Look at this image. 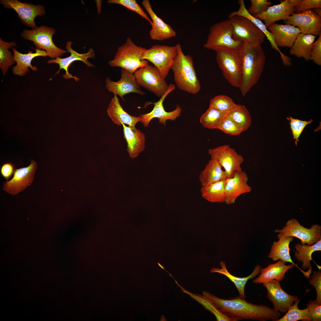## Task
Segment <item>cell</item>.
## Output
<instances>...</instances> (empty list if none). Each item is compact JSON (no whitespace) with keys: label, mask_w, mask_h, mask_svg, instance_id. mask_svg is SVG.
<instances>
[{"label":"cell","mask_w":321,"mask_h":321,"mask_svg":"<svg viewBox=\"0 0 321 321\" xmlns=\"http://www.w3.org/2000/svg\"><path fill=\"white\" fill-rule=\"evenodd\" d=\"M11 48L13 52L14 60L17 63V65L12 69V73L15 75L20 76L25 75L29 72L28 67H30L33 71H37V67L35 66H32L31 64L32 59L36 57L48 56L45 51L37 48H32L35 50V53H33L32 51H30L27 54H23L19 52L13 47Z\"/></svg>","instance_id":"obj_26"},{"label":"cell","mask_w":321,"mask_h":321,"mask_svg":"<svg viewBox=\"0 0 321 321\" xmlns=\"http://www.w3.org/2000/svg\"><path fill=\"white\" fill-rule=\"evenodd\" d=\"M208 153L211 159L217 160L224 168L227 178L232 177L236 172L242 170L241 165L244 160L243 157L229 145L209 149Z\"/></svg>","instance_id":"obj_11"},{"label":"cell","mask_w":321,"mask_h":321,"mask_svg":"<svg viewBox=\"0 0 321 321\" xmlns=\"http://www.w3.org/2000/svg\"><path fill=\"white\" fill-rule=\"evenodd\" d=\"M279 240L274 241L272 245L268 257L273 261L281 260L285 262H289L293 264L301 271L304 276L306 275V272L303 271L299 268L292 260L289 253V245L294 239V237L277 235Z\"/></svg>","instance_id":"obj_28"},{"label":"cell","mask_w":321,"mask_h":321,"mask_svg":"<svg viewBox=\"0 0 321 321\" xmlns=\"http://www.w3.org/2000/svg\"><path fill=\"white\" fill-rule=\"evenodd\" d=\"M16 45L15 42H5L0 38V68L4 76L9 67L15 63L14 55L9 49Z\"/></svg>","instance_id":"obj_37"},{"label":"cell","mask_w":321,"mask_h":321,"mask_svg":"<svg viewBox=\"0 0 321 321\" xmlns=\"http://www.w3.org/2000/svg\"><path fill=\"white\" fill-rule=\"evenodd\" d=\"M289 3L294 7L300 1V0H288Z\"/></svg>","instance_id":"obj_50"},{"label":"cell","mask_w":321,"mask_h":321,"mask_svg":"<svg viewBox=\"0 0 321 321\" xmlns=\"http://www.w3.org/2000/svg\"><path fill=\"white\" fill-rule=\"evenodd\" d=\"M242 43L235 36L232 25L229 19L211 26L204 47L215 51L221 48L240 51Z\"/></svg>","instance_id":"obj_5"},{"label":"cell","mask_w":321,"mask_h":321,"mask_svg":"<svg viewBox=\"0 0 321 321\" xmlns=\"http://www.w3.org/2000/svg\"><path fill=\"white\" fill-rule=\"evenodd\" d=\"M175 88L174 85L172 84H169L168 89L158 101L154 103H148V104H153L154 107L150 113L140 115L141 118V122L144 126L147 127L151 121L154 118H158L159 123L166 125L167 120H174L180 116L182 109L178 105H177L174 110L170 112L166 111L163 105V102L166 97Z\"/></svg>","instance_id":"obj_16"},{"label":"cell","mask_w":321,"mask_h":321,"mask_svg":"<svg viewBox=\"0 0 321 321\" xmlns=\"http://www.w3.org/2000/svg\"><path fill=\"white\" fill-rule=\"evenodd\" d=\"M313 11L316 14L321 17V8L316 7L313 9Z\"/></svg>","instance_id":"obj_49"},{"label":"cell","mask_w":321,"mask_h":321,"mask_svg":"<svg viewBox=\"0 0 321 321\" xmlns=\"http://www.w3.org/2000/svg\"><path fill=\"white\" fill-rule=\"evenodd\" d=\"M274 232L284 236H291L299 239L301 244L311 245L321 239V226L314 224L309 229L302 226L298 220L294 218L289 220L285 226L281 229H276Z\"/></svg>","instance_id":"obj_10"},{"label":"cell","mask_w":321,"mask_h":321,"mask_svg":"<svg viewBox=\"0 0 321 321\" xmlns=\"http://www.w3.org/2000/svg\"><path fill=\"white\" fill-rule=\"evenodd\" d=\"M307 306L311 316V321H320L321 305L318 304L316 300H310Z\"/></svg>","instance_id":"obj_47"},{"label":"cell","mask_w":321,"mask_h":321,"mask_svg":"<svg viewBox=\"0 0 321 321\" xmlns=\"http://www.w3.org/2000/svg\"><path fill=\"white\" fill-rule=\"evenodd\" d=\"M107 114L112 121L120 126L123 124L131 127H135L136 124L141 122V117L130 115L125 111L121 105L117 95H114L108 107Z\"/></svg>","instance_id":"obj_24"},{"label":"cell","mask_w":321,"mask_h":321,"mask_svg":"<svg viewBox=\"0 0 321 321\" xmlns=\"http://www.w3.org/2000/svg\"><path fill=\"white\" fill-rule=\"evenodd\" d=\"M218 129L226 134L232 135H239L243 132L240 127L227 115L223 120Z\"/></svg>","instance_id":"obj_41"},{"label":"cell","mask_w":321,"mask_h":321,"mask_svg":"<svg viewBox=\"0 0 321 321\" xmlns=\"http://www.w3.org/2000/svg\"><path fill=\"white\" fill-rule=\"evenodd\" d=\"M221 268H213L210 270L211 273H217L223 275L228 278L235 285L240 295L245 298V289L247 281L259 274L261 267L259 265L255 268L254 270L249 276L243 277L236 276L231 274L227 270L224 262L221 261L220 262Z\"/></svg>","instance_id":"obj_29"},{"label":"cell","mask_w":321,"mask_h":321,"mask_svg":"<svg viewBox=\"0 0 321 321\" xmlns=\"http://www.w3.org/2000/svg\"><path fill=\"white\" fill-rule=\"evenodd\" d=\"M240 53L242 81L239 89L244 97L259 80L266 58L261 44L257 43L243 42Z\"/></svg>","instance_id":"obj_2"},{"label":"cell","mask_w":321,"mask_h":321,"mask_svg":"<svg viewBox=\"0 0 321 321\" xmlns=\"http://www.w3.org/2000/svg\"><path fill=\"white\" fill-rule=\"evenodd\" d=\"M176 45L177 53L171 68L174 73V81L180 90L196 94L200 91L201 84L194 67L193 57L184 54L180 43Z\"/></svg>","instance_id":"obj_3"},{"label":"cell","mask_w":321,"mask_h":321,"mask_svg":"<svg viewBox=\"0 0 321 321\" xmlns=\"http://www.w3.org/2000/svg\"><path fill=\"white\" fill-rule=\"evenodd\" d=\"M251 5L247 10L253 16L261 14L271 6L272 2L267 0H251Z\"/></svg>","instance_id":"obj_43"},{"label":"cell","mask_w":321,"mask_h":321,"mask_svg":"<svg viewBox=\"0 0 321 321\" xmlns=\"http://www.w3.org/2000/svg\"><path fill=\"white\" fill-rule=\"evenodd\" d=\"M177 285L184 292L188 294L192 298L200 303L207 310L210 311L215 316L218 321H237L236 318L229 317L221 311L208 298L203 295L194 294L185 289L175 281Z\"/></svg>","instance_id":"obj_34"},{"label":"cell","mask_w":321,"mask_h":321,"mask_svg":"<svg viewBox=\"0 0 321 321\" xmlns=\"http://www.w3.org/2000/svg\"><path fill=\"white\" fill-rule=\"evenodd\" d=\"M248 179L247 174L243 170L236 172L232 177L227 178L225 202L226 204L234 203L240 195L251 191V188L247 183Z\"/></svg>","instance_id":"obj_20"},{"label":"cell","mask_w":321,"mask_h":321,"mask_svg":"<svg viewBox=\"0 0 321 321\" xmlns=\"http://www.w3.org/2000/svg\"><path fill=\"white\" fill-rule=\"evenodd\" d=\"M287 119L290 121L289 123L290 128L293 136V138L295 139V145H297V142L299 141L298 138L304 128L308 124L312 122L313 120L311 119L308 122L302 121L294 119L291 116L287 117Z\"/></svg>","instance_id":"obj_42"},{"label":"cell","mask_w":321,"mask_h":321,"mask_svg":"<svg viewBox=\"0 0 321 321\" xmlns=\"http://www.w3.org/2000/svg\"><path fill=\"white\" fill-rule=\"evenodd\" d=\"M142 4L152 19V28L149 32L152 40L162 41L176 37L175 31L157 16L152 9L149 0H144Z\"/></svg>","instance_id":"obj_21"},{"label":"cell","mask_w":321,"mask_h":321,"mask_svg":"<svg viewBox=\"0 0 321 321\" xmlns=\"http://www.w3.org/2000/svg\"><path fill=\"white\" fill-rule=\"evenodd\" d=\"M267 290L266 297L273 303L274 309L282 313H286L298 299L296 296L290 295L281 287L279 282L272 280L262 283Z\"/></svg>","instance_id":"obj_18"},{"label":"cell","mask_w":321,"mask_h":321,"mask_svg":"<svg viewBox=\"0 0 321 321\" xmlns=\"http://www.w3.org/2000/svg\"><path fill=\"white\" fill-rule=\"evenodd\" d=\"M267 29L273 35L278 47L291 48L298 35L301 33L298 28L288 24L282 25L274 23Z\"/></svg>","instance_id":"obj_22"},{"label":"cell","mask_w":321,"mask_h":321,"mask_svg":"<svg viewBox=\"0 0 321 321\" xmlns=\"http://www.w3.org/2000/svg\"><path fill=\"white\" fill-rule=\"evenodd\" d=\"M316 37L311 34L300 33L290 48V54L298 58H303L306 61H309L312 45Z\"/></svg>","instance_id":"obj_31"},{"label":"cell","mask_w":321,"mask_h":321,"mask_svg":"<svg viewBox=\"0 0 321 321\" xmlns=\"http://www.w3.org/2000/svg\"><path fill=\"white\" fill-rule=\"evenodd\" d=\"M313 44L310 53V60L319 66L321 65V34Z\"/></svg>","instance_id":"obj_46"},{"label":"cell","mask_w":321,"mask_h":321,"mask_svg":"<svg viewBox=\"0 0 321 321\" xmlns=\"http://www.w3.org/2000/svg\"><path fill=\"white\" fill-rule=\"evenodd\" d=\"M227 115L240 127L243 132L247 130L251 124V114L244 105L236 104L234 108L227 113Z\"/></svg>","instance_id":"obj_35"},{"label":"cell","mask_w":321,"mask_h":321,"mask_svg":"<svg viewBox=\"0 0 321 321\" xmlns=\"http://www.w3.org/2000/svg\"><path fill=\"white\" fill-rule=\"evenodd\" d=\"M14 166L11 163H7L3 164L1 166L0 172L1 176L7 181L11 177L15 170Z\"/></svg>","instance_id":"obj_48"},{"label":"cell","mask_w":321,"mask_h":321,"mask_svg":"<svg viewBox=\"0 0 321 321\" xmlns=\"http://www.w3.org/2000/svg\"><path fill=\"white\" fill-rule=\"evenodd\" d=\"M134 74L140 86L157 97H161L168 88L169 85L155 66L148 64L138 69Z\"/></svg>","instance_id":"obj_9"},{"label":"cell","mask_w":321,"mask_h":321,"mask_svg":"<svg viewBox=\"0 0 321 321\" xmlns=\"http://www.w3.org/2000/svg\"><path fill=\"white\" fill-rule=\"evenodd\" d=\"M177 53L176 45L169 46L155 45L146 50L143 54V58L152 63L165 79L171 69L174 59Z\"/></svg>","instance_id":"obj_8"},{"label":"cell","mask_w":321,"mask_h":321,"mask_svg":"<svg viewBox=\"0 0 321 321\" xmlns=\"http://www.w3.org/2000/svg\"><path fill=\"white\" fill-rule=\"evenodd\" d=\"M232 99L226 95H219L212 98L209 107L221 112L228 113L236 106Z\"/></svg>","instance_id":"obj_39"},{"label":"cell","mask_w":321,"mask_h":321,"mask_svg":"<svg viewBox=\"0 0 321 321\" xmlns=\"http://www.w3.org/2000/svg\"><path fill=\"white\" fill-rule=\"evenodd\" d=\"M222 166L216 160L211 159L199 176L202 186H205L224 179L227 175L222 169Z\"/></svg>","instance_id":"obj_30"},{"label":"cell","mask_w":321,"mask_h":321,"mask_svg":"<svg viewBox=\"0 0 321 321\" xmlns=\"http://www.w3.org/2000/svg\"><path fill=\"white\" fill-rule=\"evenodd\" d=\"M73 43L71 41H68L67 42L65 46L67 52L70 53V54L69 56L65 58L58 57L55 59L49 60L47 63L48 64L56 63L58 64L59 68L57 73H59L60 69H63L65 72V74L63 75L64 78L65 79L73 78L77 82L79 80V79L69 73L68 70L69 66L73 62L79 61L83 62L89 67H94V65L89 62L88 59L89 58H94L95 55L94 51L92 48H89L86 53L82 54L78 53L72 48L71 45Z\"/></svg>","instance_id":"obj_19"},{"label":"cell","mask_w":321,"mask_h":321,"mask_svg":"<svg viewBox=\"0 0 321 321\" xmlns=\"http://www.w3.org/2000/svg\"><path fill=\"white\" fill-rule=\"evenodd\" d=\"M284 22L298 28L303 34L316 36L321 34V17L311 9L293 13Z\"/></svg>","instance_id":"obj_15"},{"label":"cell","mask_w":321,"mask_h":321,"mask_svg":"<svg viewBox=\"0 0 321 321\" xmlns=\"http://www.w3.org/2000/svg\"><path fill=\"white\" fill-rule=\"evenodd\" d=\"M295 248L296 250L295 251V256L298 261L302 263V269H308V271L311 272L312 264L310 261L312 260V254L314 251H321V239L313 245L309 246L297 243L295 244Z\"/></svg>","instance_id":"obj_33"},{"label":"cell","mask_w":321,"mask_h":321,"mask_svg":"<svg viewBox=\"0 0 321 321\" xmlns=\"http://www.w3.org/2000/svg\"><path fill=\"white\" fill-rule=\"evenodd\" d=\"M55 32L53 28L42 25L32 30L23 29L21 36L25 40L33 42L37 48L45 51L48 56L54 59L67 52L54 43L52 37Z\"/></svg>","instance_id":"obj_7"},{"label":"cell","mask_w":321,"mask_h":321,"mask_svg":"<svg viewBox=\"0 0 321 321\" xmlns=\"http://www.w3.org/2000/svg\"><path fill=\"white\" fill-rule=\"evenodd\" d=\"M0 3L5 9H12L18 14V17L25 25L32 29L37 28L34 21L37 16L45 15V7L39 4L22 3L17 0H0Z\"/></svg>","instance_id":"obj_12"},{"label":"cell","mask_w":321,"mask_h":321,"mask_svg":"<svg viewBox=\"0 0 321 321\" xmlns=\"http://www.w3.org/2000/svg\"><path fill=\"white\" fill-rule=\"evenodd\" d=\"M309 283L315 288L317 293L316 301L320 305H321V273L319 271H314L310 276Z\"/></svg>","instance_id":"obj_44"},{"label":"cell","mask_w":321,"mask_h":321,"mask_svg":"<svg viewBox=\"0 0 321 321\" xmlns=\"http://www.w3.org/2000/svg\"><path fill=\"white\" fill-rule=\"evenodd\" d=\"M37 167V163L31 160L27 167L15 169L12 178L3 183L4 191L14 196L24 190L32 183Z\"/></svg>","instance_id":"obj_14"},{"label":"cell","mask_w":321,"mask_h":321,"mask_svg":"<svg viewBox=\"0 0 321 321\" xmlns=\"http://www.w3.org/2000/svg\"><path fill=\"white\" fill-rule=\"evenodd\" d=\"M215 51L216 62L225 78L232 86L240 89L242 81L240 51L221 48Z\"/></svg>","instance_id":"obj_6"},{"label":"cell","mask_w":321,"mask_h":321,"mask_svg":"<svg viewBox=\"0 0 321 321\" xmlns=\"http://www.w3.org/2000/svg\"><path fill=\"white\" fill-rule=\"evenodd\" d=\"M295 12L294 7L289 3L288 0H285L281 1L279 4L270 7L266 11L254 17L264 21L267 28L276 21L281 20L285 21Z\"/></svg>","instance_id":"obj_23"},{"label":"cell","mask_w":321,"mask_h":321,"mask_svg":"<svg viewBox=\"0 0 321 321\" xmlns=\"http://www.w3.org/2000/svg\"><path fill=\"white\" fill-rule=\"evenodd\" d=\"M146 48L135 45L129 37L119 47L113 59L108 62L111 67H119L134 74L138 69L149 64L143 58Z\"/></svg>","instance_id":"obj_4"},{"label":"cell","mask_w":321,"mask_h":321,"mask_svg":"<svg viewBox=\"0 0 321 321\" xmlns=\"http://www.w3.org/2000/svg\"><path fill=\"white\" fill-rule=\"evenodd\" d=\"M286 262L281 260L276 263L269 264L264 268H261L258 277L252 281V283L255 284H262L272 280H276L280 282L285 278V275L289 269L293 268L295 266L291 263L286 265Z\"/></svg>","instance_id":"obj_27"},{"label":"cell","mask_w":321,"mask_h":321,"mask_svg":"<svg viewBox=\"0 0 321 321\" xmlns=\"http://www.w3.org/2000/svg\"><path fill=\"white\" fill-rule=\"evenodd\" d=\"M202 295L209 299L226 315L237 319L238 320L248 319L277 321L281 315L280 312L274 308L249 302L240 295L229 299H224L205 291L202 292Z\"/></svg>","instance_id":"obj_1"},{"label":"cell","mask_w":321,"mask_h":321,"mask_svg":"<svg viewBox=\"0 0 321 321\" xmlns=\"http://www.w3.org/2000/svg\"><path fill=\"white\" fill-rule=\"evenodd\" d=\"M124 138L127 143V150L131 158H134L145 148V135L135 127L127 126L122 124Z\"/></svg>","instance_id":"obj_25"},{"label":"cell","mask_w":321,"mask_h":321,"mask_svg":"<svg viewBox=\"0 0 321 321\" xmlns=\"http://www.w3.org/2000/svg\"><path fill=\"white\" fill-rule=\"evenodd\" d=\"M226 179L202 186L200 191L202 197L211 202L225 203Z\"/></svg>","instance_id":"obj_32"},{"label":"cell","mask_w":321,"mask_h":321,"mask_svg":"<svg viewBox=\"0 0 321 321\" xmlns=\"http://www.w3.org/2000/svg\"><path fill=\"white\" fill-rule=\"evenodd\" d=\"M316 7L321 8V0H300L295 7L296 13H299L303 11Z\"/></svg>","instance_id":"obj_45"},{"label":"cell","mask_w":321,"mask_h":321,"mask_svg":"<svg viewBox=\"0 0 321 321\" xmlns=\"http://www.w3.org/2000/svg\"><path fill=\"white\" fill-rule=\"evenodd\" d=\"M300 300L298 298L288 309L285 315L277 321H311V316L307 308L300 309L298 305Z\"/></svg>","instance_id":"obj_38"},{"label":"cell","mask_w":321,"mask_h":321,"mask_svg":"<svg viewBox=\"0 0 321 321\" xmlns=\"http://www.w3.org/2000/svg\"><path fill=\"white\" fill-rule=\"evenodd\" d=\"M105 86L107 90L114 95H119L123 100V96L130 93H136L143 95L145 93L141 89L134 74L121 68V77L117 81L111 80L109 78L105 80Z\"/></svg>","instance_id":"obj_17"},{"label":"cell","mask_w":321,"mask_h":321,"mask_svg":"<svg viewBox=\"0 0 321 321\" xmlns=\"http://www.w3.org/2000/svg\"><path fill=\"white\" fill-rule=\"evenodd\" d=\"M107 2L122 5L127 9L136 12L152 24V21L135 0H109Z\"/></svg>","instance_id":"obj_40"},{"label":"cell","mask_w":321,"mask_h":321,"mask_svg":"<svg viewBox=\"0 0 321 321\" xmlns=\"http://www.w3.org/2000/svg\"><path fill=\"white\" fill-rule=\"evenodd\" d=\"M227 113L220 111L209 107L201 116L200 122L205 128L210 129H218L223 119Z\"/></svg>","instance_id":"obj_36"},{"label":"cell","mask_w":321,"mask_h":321,"mask_svg":"<svg viewBox=\"0 0 321 321\" xmlns=\"http://www.w3.org/2000/svg\"><path fill=\"white\" fill-rule=\"evenodd\" d=\"M237 38L243 42L257 43L262 44L265 36L251 21L243 16L235 15L229 18Z\"/></svg>","instance_id":"obj_13"}]
</instances>
